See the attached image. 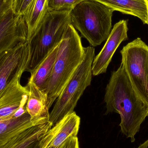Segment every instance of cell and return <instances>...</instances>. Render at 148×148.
<instances>
[{
	"mask_svg": "<svg viewBox=\"0 0 148 148\" xmlns=\"http://www.w3.org/2000/svg\"><path fill=\"white\" fill-rule=\"evenodd\" d=\"M29 95L26 110L32 121H49V110L47 105V95L29 79L27 85Z\"/></svg>",
	"mask_w": 148,
	"mask_h": 148,
	"instance_id": "7c38bea8",
	"label": "cell"
},
{
	"mask_svg": "<svg viewBox=\"0 0 148 148\" xmlns=\"http://www.w3.org/2000/svg\"><path fill=\"white\" fill-rule=\"evenodd\" d=\"M123 66L133 88L148 105V46L140 38L121 51Z\"/></svg>",
	"mask_w": 148,
	"mask_h": 148,
	"instance_id": "8992f818",
	"label": "cell"
},
{
	"mask_svg": "<svg viewBox=\"0 0 148 148\" xmlns=\"http://www.w3.org/2000/svg\"><path fill=\"white\" fill-rule=\"evenodd\" d=\"M104 101L106 114H120L121 131L134 142L141 125L148 116V105L133 88L121 64L111 74L106 86Z\"/></svg>",
	"mask_w": 148,
	"mask_h": 148,
	"instance_id": "6da1fadb",
	"label": "cell"
},
{
	"mask_svg": "<svg viewBox=\"0 0 148 148\" xmlns=\"http://www.w3.org/2000/svg\"><path fill=\"white\" fill-rule=\"evenodd\" d=\"M127 22L121 20L114 25L100 53L95 56L92 64L94 76L105 73L114 54L120 44L128 39Z\"/></svg>",
	"mask_w": 148,
	"mask_h": 148,
	"instance_id": "52a82bcc",
	"label": "cell"
},
{
	"mask_svg": "<svg viewBox=\"0 0 148 148\" xmlns=\"http://www.w3.org/2000/svg\"><path fill=\"white\" fill-rule=\"evenodd\" d=\"M84 0H48V10H72Z\"/></svg>",
	"mask_w": 148,
	"mask_h": 148,
	"instance_id": "e0dca14e",
	"label": "cell"
},
{
	"mask_svg": "<svg viewBox=\"0 0 148 148\" xmlns=\"http://www.w3.org/2000/svg\"><path fill=\"white\" fill-rule=\"evenodd\" d=\"M136 148H148V139L142 144H140L138 147Z\"/></svg>",
	"mask_w": 148,
	"mask_h": 148,
	"instance_id": "44dd1931",
	"label": "cell"
},
{
	"mask_svg": "<svg viewBox=\"0 0 148 148\" xmlns=\"http://www.w3.org/2000/svg\"><path fill=\"white\" fill-rule=\"evenodd\" d=\"M13 0H0V22L12 9Z\"/></svg>",
	"mask_w": 148,
	"mask_h": 148,
	"instance_id": "d6986e66",
	"label": "cell"
},
{
	"mask_svg": "<svg viewBox=\"0 0 148 148\" xmlns=\"http://www.w3.org/2000/svg\"><path fill=\"white\" fill-rule=\"evenodd\" d=\"M84 51L82 62L57 98L49 113V121L53 126L67 115L74 112L78 100L86 88L91 84L95 49L90 46L84 48Z\"/></svg>",
	"mask_w": 148,
	"mask_h": 148,
	"instance_id": "5b68a950",
	"label": "cell"
},
{
	"mask_svg": "<svg viewBox=\"0 0 148 148\" xmlns=\"http://www.w3.org/2000/svg\"><path fill=\"white\" fill-rule=\"evenodd\" d=\"M28 45L27 40L0 54V97L19 66Z\"/></svg>",
	"mask_w": 148,
	"mask_h": 148,
	"instance_id": "30bf717a",
	"label": "cell"
},
{
	"mask_svg": "<svg viewBox=\"0 0 148 148\" xmlns=\"http://www.w3.org/2000/svg\"><path fill=\"white\" fill-rule=\"evenodd\" d=\"M28 40V29L23 16L12 9L0 22V54Z\"/></svg>",
	"mask_w": 148,
	"mask_h": 148,
	"instance_id": "ba28073f",
	"label": "cell"
},
{
	"mask_svg": "<svg viewBox=\"0 0 148 148\" xmlns=\"http://www.w3.org/2000/svg\"><path fill=\"white\" fill-rule=\"evenodd\" d=\"M53 126L49 121L33 125L16 135L1 148H40L39 140Z\"/></svg>",
	"mask_w": 148,
	"mask_h": 148,
	"instance_id": "8fae6325",
	"label": "cell"
},
{
	"mask_svg": "<svg viewBox=\"0 0 148 148\" xmlns=\"http://www.w3.org/2000/svg\"><path fill=\"white\" fill-rule=\"evenodd\" d=\"M114 11L96 0H84L70 11L71 24L95 47L109 36Z\"/></svg>",
	"mask_w": 148,
	"mask_h": 148,
	"instance_id": "277c9868",
	"label": "cell"
},
{
	"mask_svg": "<svg viewBox=\"0 0 148 148\" xmlns=\"http://www.w3.org/2000/svg\"><path fill=\"white\" fill-rule=\"evenodd\" d=\"M71 10H48L32 36L28 40L29 60L27 71L33 73L62 40L71 24Z\"/></svg>",
	"mask_w": 148,
	"mask_h": 148,
	"instance_id": "3957f363",
	"label": "cell"
},
{
	"mask_svg": "<svg viewBox=\"0 0 148 148\" xmlns=\"http://www.w3.org/2000/svg\"><path fill=\"white\" fill-rule=\"evenodd\" d=\"M114 11L134 16L140 18L144 24L148 21L147 3L146 0H96Z\"/></svg>",
	"mask_w": 148,
	"mask_h": 148,
	"instance_id": "5bb4252c",
	"label": "cell"
},
{
	"mask_svg": "<svg viewBox=\"0 0 148 148\" xmlns=\"http://www.w3.org/2000/svg\"><path fill=\"white\" fill-rule=\"evenodd\" d=\"M42 122H45L32 121L27 112L18 117L14 115L0 121V148L22 131L33 125Z\"/></svg>",
	"mask_w": 148,
	"mask_h": 148,
	"instance_id": "4fadbf2b",
	"label": "cell"
},
{
	"mask_svg": "<svg viewBox=\"0 0 148 148\" xmlns=\"http://www.w3.org/2000/svg\"><path fill=\"white\" fill-rule=\"evenodd\" d=\"M60 44L51 51L36 69L31 73L29 78L40 90L46 95L57 57Z\"/></svg>",
	"mask_w": 148,
	"mask_h": 148,
	"instance_id": "9a60e30c",
	"label": "cell"
},
{
	"mask_svg": "<svg viewBox=\"0 0 148 148\" xmlns=\"http://www.w3.org/2000/svg\"><path fill=\"white\" fill-rule=\"evenodd\" d=\"M81 37L72 24L69 25L59 45L58 54L47 89L49 110L80 66L84 58Z\"/></svg>",
	"mask_w": 148,
	"mask_h": 148,
	"instance_id": "7a4b0ae2",
	"label": "cell"
},
{
	"mask_svg": "<svg viewBox=\"0 0 148 148\" xmlns=\"http://www.w3.org/2000/svg\"><path fill=\"white\" fill-rule=\"evenodd\" d=\"M146 1H147V3L148 10V0H146ZM147 24H148V21H147Z\"/></svg>",
	"mask_w": 148,
	"mask_h": 148,
	"instance_id": "7402d4cb",
	"label": "cell"
},
{
	"mask_svg": "<svg viewBox=\"0 0 148 148\" xmlns=\"http://www.w3.org/2000/svg\"><path fill=\"white\" fill-rule=\"evenodd\" d=\"M81 118L75 111L63 117L46 132L39 140L40 148H57L71 137H77Z\"/></svg>",
	"mask_w": 148,
	"mask_h": 148,
	"instance_id": "9c48e42d",
	"label": "cell"
},
{
	"mask_svg": "<svg viewBox=\"0 0 148 148\" xmlns=\"http://www.w3.org/2000/svg\"><path fill=\"white\" fill-rule=\"evenodd\" d=\"M57 148H79L78 138L71 137Z\"/></svg>",
	"mask_w": 148,
	"mask_h": 148,
	"instance_id": "ffe728a7",
	"label": "cell"
},
{
	"mask_svg": "<svg viewBox=\"0 0 148 148\" xmlns=\"http://www.w3.org/2000/svg\"><path fill=\"white\" fill-rule=\"evenodd\" d=\"M48 10V0H33L23 18L28 29V40L34 34Z\"/></svg>",
	"mask_w": 148,
	"mask_h": 148,
	"instance_id": "2e32d148",
	"label": "cell"
},
{
	"mask_svg": "<svg viewBox=\"0 0 148 148\" xmlns=\"http://www.w3.org/2000/svg\"><path fill=\"white\" fill-rule=\"evenodd\" d=\"M33 0H13L12 10L15 14L23 16Z\"/></svg>",
	"mask_w": 148,
	"mask_h": 148,
	"instance_id": "ac0fdd59",
	"label": "cell"
}]
</instances>
